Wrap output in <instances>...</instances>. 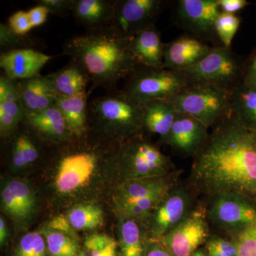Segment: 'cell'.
Segmentation results:
<instances>
[{"label":"cell","instance_id":"cell-1","mask_svg":"<svg viewBox=\"0 0 256 256\" xmlns=\"http://www.w3.org/2000/svg\"><path fill=\"white\" fill-rule=\"evenodd\" d=\"M194 178L210 193L256 194V134L233 114L210 134L195 156Z\"/></svg>","mask_w":256,"mask_h":256},{"label":"cell","instance_id":"cell-2","mask_svg":"<svg viewBox=\"0 0 256 256\" xmlns=\"http://www.w3.org/2000/svg\"><path fill=\"white\" fill-rule=\"evenodd\" d=\"M130 40L112 26L86 31L67 40L64 54L85 72L92 90L102 87L114 92L120 80L129 78L141 66L130 50Z\"/></svg>","mask_w":256,"mask_h":256},{"label":"cell","instance_id":"cell-3","mask_svg":"<svg viewBox=\"0 0 256 256\" xmlns=\"http://www.w3.org/2000/svg\"><path fill=\"white\" fill-rule=\"evenodd\" d=\"M144 110V105L124 90H114L89 102L88 124L118 137H129L142 129Z\"/></svg>","mask_w":256,"mask_h":256},{"label":"cell","instance_id":"cell-4","mask_svg":"<svg viewBox=\"0 0 256 256\" xmlns=\"http://www.w3.org/2000/svg\"><path fill=\"white\" fill-rule=\"evenodd\" d=\"M232 92L233 89L220 86L191 84L168 100L176 112L190 114L210 128L232 114Z\"/></svg>","mask_w":256,"mask_h":256},{"label":"cell","instance_id":"cell-5","mask_svg":"<svg viewBox=\"0 0 256 256\" xmlns=\"http://www.w3.org/2000/svg\"><path fill=\"white\" fill-rule=\"evenodd\" d=\"M190 85L181 72L140 66L127 79L122 90L146 106L152 100H170Z\"/></svg>","mask_w":256,"mask_h":256},{"label":"cell","instance_id":"cell-6","mask_svg":"<svg viewBox=\"0 0 256 256\" xmlns=\"http://www.w3.org/2000/svg\"><path fill=\"white\" fill-rule=\"evenodd\" d=\"M244 64L230 48L220 45L196 64L180 72L190 85L212 84L234 89L242 82Z\"/></svg>","mask_w":256,"mask_h":256},{"label":"cell","instance_id":"cell-7","mask_svg":"<svg viewBox=\"0 0 256 256\" xmlns=\"http://www.w3.org/2000/svg\"><path fill=\"white\" fill-rule=\"evenodd\" d=\"M220 12L218 0H178L173 16L178 28L205 42L218 40L215 24Z\"/></svg>","mask_w":256,"mask_h":256},{"label":"cell","instance_id":"cell-8","mask_svg":"<svg viewBox=\"0 0 256 256\" xmlns=\"http://www.w3.org/2000/svg\"><path fill=\"white\" fill-rule=\"evenodd\" d=\"M120 158L128 180L164 176L171 170L169 158L154 144L140 138L127 143L121 150Z\"/></svg>","mask_w":256,"mask_h":256},{"label":"cell","instance_id":"cell-9","mask_svg":"<svg viewBox=\"0 0 256 256\" xmlns=\"http://www.w3.org/2000/svg\"><path fill=\"white\" fill-rule=\"evenodd\" d=\"M166 3L164 0H116L112 28L122 36L132 38L156 24Z\"/></svg>","mask_w":256,"mask_h":256},{"label":"cell","instance_id":"cell-10","mask_svg":"<svg viewBox=\"0 0 256 256\" xmlns=\"http://www.w3.org/2000/svg\"><path fill=\"white\" fill-rule=\"evenodd\" d=\"M244 196L233 192L214 194L208 212L210 222L226 232L242 233L256 220V208Z\"/></svg>","mask_w":256,"mask_h":256},{"label":"cell","instance_id":"cell-11","mask_svg":"<svg viewBox=\"0 0 256 256\" xmlns=\"http://www.w3.org/2000/svg\"><path fill=\"white\" fill-rule=\"evenodd\" d=\"M98 163L94 152L84 150L66 154L62 158L56 176V186L62 194L76 191L92 178Z\"/></svg>","mask_w":256,"mask_h":256},{"label":"cell","instance_id":"cell-12","mask_svg":"<svg viewBox=\"0 0 256 256\" xmlns=\"http://www.w3.org/2000/svg\"><path fill=\"white\" fill-rule=\"evenodd\" d=\"M208 234V226L203 216L194 213L188 215L176 228L160 239L173 256H191L206 242Z\"/></svg>","mask_w":256,"mask_h":256},{"label":"cell","instance_id":"cell-13","mask_svg":"<svg viewBox=\"0 0 256 256\" xmlns=\"http://www.w3.org/2000/svg\"><path fill=\"white\" fill-rule=\"evenodd\" d=\"M191 200L182 188L170 190L153 214L152 230L156 238H162L190 215Z\"/></svg>","mask_w":256,"mask_h":256},{"label":"cell","instance_id":"cell-14","mask_svg":"<svg viewBox=\"0 0 256 256\" xmlns=\"http://www.w3.org/2000/svg\"><path fill=\"white\" fill-rule=\"evenodd\" d=\"M212 48L200 38L184 34L173 41L164 44L163 68L181 72L202 60Z\"/></svg>","mask_w":256,"mask_h":256},{"label":"cell","instance_id":"cell-15","mask_svg":"<svg viewBox=\"0 0 256 256\" xmlns=\"http://www.w3.org/2000/svg\"><path fill=\"white\" fill-rule=\"evenodd\" d=\"M208 128L190 114L178 112L166 142L175 150L196 156L206 142Z\"/></svg>","mask_w":256,"mask_h":256},{"label":"cell","instance_id":"cell-16","mask_svg":"<svg viewBox=\"0 0 256 256\" xmlns=\"http://www.w3.org/2000/svg\"><path fill=\"white\" fill-rule=\"evenodd\" d=\"M52 58L32 48H18L2 52L0 67L5 75L20 82L40 75V70Z\"/></svg>","mask_w":256,"mask_h":256},{"label":"cell","instance_id":"cell-17","mask_svg":"<svg viewBox=\"0 0 256 256\" xmlns=\"http://www.w3.org/2000/svg\"><path fill=\"white\" fill-rule=\"evenodd\" d=\"M21 102L26 114L41 112L54 106L57 96L48 75L18 82Z\"/></svg>","mask_w":256,"mask_h":256},{"label":"cell","instance_id":"cell-18","mask_svg":"<svg viewBox=\"0 0 256 256\" xmlns=\"http://www.w3.org/2000/svg\"><path fill=\"white\" fill-rule=\"evenodd\" d=\"M116 0H74L72 14L86 31L112 26Z\"/></svg>","mask_w":256,"mask_h":256},{"label":"cell","instance_id":"cell-19","mask_svg":"<svg viewBox=\"0 0 256 256\" xmlns=\"http://www.w3.org/2000/svg\"><path fill=\"white\" fill-rule=\"evenodd\" d=\"M23 122L37 134L52 142H66L74 138L56 105L41 112L25 114Z\"/></svg>","mask_w":256,"mask_h":256},{"label":"cell","instance_id":"cell-20","mask_svg":"<svg viewBox=\"0 0 256 256\" xmlns=\"http://www.w3.org/2000/svg\"><path fill=\"white\" fill-rule=\"evenodd\" d=\"M130 50L142 66L164 68V44L156 24L133 36L130 40Z\"/></svg>","mask_w":256,"mask_h":256},{"label":"cell","instance_id":"cell-21","mask_svg":"<svg viewBox=\"0 0 256 256\" xmlns=\"http://www.w3.org/2000/svg\"><path fill=\"white\" fill-rule=\"evenodd\" d=\"M3 210L16 220H24L34 210L35 196L28 184L20 180L10 182L1 194Z\"/></svg>","mask_w":256,"mask_h":256},{"label":"cell","instance_id":"cell-22","mask_svg":"<svg viewBox=\"0 0 256 256\" xmlns=\"http://www.w3.org/2000/svg\"><path fill=\"white\" fill-rule=\"evenodd\" d=\"M55 105L63 114L72 136L82 137L88 129L86 92L72 97H57Z\"/></svg>","mask_w":256,"mask_h":256},{"label":"cell","instance_id":"cell-23","mask_svg":"<svg viewBox=\"0 0 256 256\" xmlns=\"http://www.w3.org/2000/svg\"><path fill=\"white\" fill-rule=\"evenodd\" d=\"M171 185L169 178L164 176L128 180L119 188L118 198L120 206L150 195L170 191Z\"/></svg>","mask_w":256,"mask_h":256},{"label":"cell","instance_id":"cell-24","mask_svg":"<svg viewBox=\"0 0 256 256\" xmlns=\"http://www.w3.org/2000/svg\"><path fill=\"white\" fill-rule=\"evenodd\" d=\"M176 114L174 106L169 100L150 101L144 106L143 128L158 134L165 141L169 136Z\"/></svg>","mask_w":256,"mask_h":256},{"label":"cell","instance_id":"cell-25","mask_svg":"<svg viewBox=\"0 0 256 256\" xmlns=\"http://www.w3.org/2000/svg\"><path fill=\"white\" fill-rule=\"evenodd\" d=\"M48 76L58 97H72L86 92L90 82L82 69L72 60L64 68Z\"/></svg>","mask_w":256,"mask_h":256},{"label":"cell","instance_id":"cell-26","mask_svg":"<svg viewBox=\"0 0 256 256\" xmlns=\"http://www.w3.org/2000/svg\"><path fill=\"white\" fill-rule=\"evenodd\" d=\"M232 114L249 130L256 133V90L239 84L232 92Z\"/></svg>","mask_w":256,"mask_h":256},{"label":"cell","instance_id":"cell-27","mask_svg":"<svg viewBox=\"0 0 256 256\" xmlns=\"http://www.w3.org/2000/svg\"><path fill=\"white\" fill-rule=\"evenodd\" d=\"M120 246L122 256H143L141 230L134 218H127L120 228Z\"/></svg>","mask_w":256,"mask_h":256},{"label":"cell","instance_id":"cell-28","mask_svg":"<svg viewBox=\"0 0 256 256\" xmlns=\"http://www.w3.org/2000/svg\"><path fill=\"white\" fill-rule=\"evenodd\" d=\"M40 158V151L32 138L20 133L14 138L11 151L12 164L16 169H22L34 163Z\"/></svg>","mask_w":256,"mask_h":256},{"label":"cell","instance_id":"cell-29","mask_svg":"<svg viewBox=\"0 0 256 256\" xmlns=\"http://www.w3.org/2000/svg\"><path fill=\"white\" fill-rule=\"evenodd\" d=\"M21 101L0 100V132L3 138L12 136L24 120Z\"/></svg>","mask_w":256,"mask_h":256},{"label":"cell","instance_id":"cell-30","mask_svg":"<svg viewBox=\"0 0 256 256\" xmlns=\"http://www.w3.org/2000/svg\"><path fill=\"white\" fill-rule=\"evenodd\" d=\"M68 220L76 230L96 228L104 223V213L100 207L95 205H78L70 210Z\"/></svg>","mask_w":256,"mask_h":256},{"label":"cell","instance_id":"cell-31","mask_svg":"<svg viewBox=\"0 0 256 256\" xmlns=\"http://www.w3.org/2000/svg\"><path fill=\"white\" fill-rule=\"evenodd\" d=\"M45 238L50 256H76L80 252L78 242L67 234L50 230Z\"/></svg>","mask_w":256,"mask_h":256},{"label":"cell","instance_id":"cell-32","mask_svg":"<svg viewBox=\"0 0 256 256\" xmlns=\"http://www.w3.org/2000/svg\"><path fill=\"white\" fill-rule=\"evenodd\" d=\"M170 191L150 195L137 202L122 205L120 206V208L128 218H134V220L146 218L151 214L152 210H156L160 202Z\"/></svg>","mask_w":256,"mask_h":256},{"label":"cell","instance_id":"cell-33","mask_svg":"<svg viewBox=\"0 0 256 256\" xmlns=\"http://www.w3.org/2000/svg\"><path fill=\"white\" fill-rule=\"evenodd\" d=\"M240 18L236 14L220 12L216 22L215 30L220 45L230 48L240 26Z\"/></svg>","mask_w":256,"mask_h":256},{"label":"cell","instance_id":"cell-34","mask_svg":"<svg viewBox=\"0 0 256 256\" xmlns=\"http://www.w3.org/2000/svg\"><path fill=\"white\" fill-rule=\"evenodd\" d=\"M46 242L41 234L34 232L24 236L15 256H46Z\"/></svg>","mask_w":256,"mask_h":256},{"label":"cell","instance_id":"cell-35","mask_svg":"<svg viewBox=\"0 0 256 256\" xmlns=\"http://www.w3.org/2000/svg\"><path fill=\"white\" fill-rule=\"evenodd\" d=\"M206 252L208 256H237V240L213 236L207 240Z\"/></svg>","mask_w":256,"mask_h":256},{"label":"cell","instance_id":"cell-36","mask_svg":"<svg viewBox=\"0 0 256 256\" xmlns=\"http://www.w3.org/2000/svg\"><path fill=\"white\" fill-rule=\"evenodd\" d=\"M237 256H256V220L238 234Z\"/></svg>","mask_w":256,"mask_h":256},{"label":"cell","instance_id":"cell-37","mask_svg":"<svg viewBox=\"0 0 256 256\" xmlns=\"http://www.w3.org/2000/svg\"><path fill=\"white\" fill-rule=\"evenodd\" d=\"M25 37L15 33L9 25L1 23L0 24V46L3 52L18 50V46L25 44Z\"/></svg>","mask_w":256,"mask_h":256},{"label":"cell","instance_id":"cell-38","mask_svg":"<svg viewBox=\"0 0 256 256\" xmlns=\"http://www.w3.org/2000/svg\"><path fill=\"white\" fill-rule=\"evenodd\" d=\"M112 239L104 234H92L89 236L84 242L82 250H80L76 256H98L101 250Z\"/></svg>","mask_w":256,"mask_h":256},{"label":"cell","instance_id":"cell-39","mask_svg":"<svg viewBox=\"0 0 256 256\" xmlns=\"http://www.w3.org/2000/svg\"><path fill=\"white\" fill-rule=\"evenodd\" d=\"M21 101L18 82L3 74L0 77V100Z\"/></svg>","mask_w":256,"mask_h":256},{"label":"cell","instance_id":"cell-40","mask_svg":"<svg viewBox=\"0 0 256 256\" xmlns=\"http://www.w3.org/2000/svg\"><path fill=\"white\" fill-rule=\"evenodd\" d=\"M240 84L247 88L256 90V48L244 62Z\"/></svg>","mask_w":256,"mask_h":256},{"label":"cell","instance_id":"cell-41","mask_svg":"<svg viewBox=\"0 0 256 256\" xmlns=\"http://www.w3.org/2000/svg\"><path fill=\"white\" fill-rule=\"evenodd\" d=\"M8 25L15 33L21 36H26L33 28L28 12L24 11H18L11 15L8 20Z\"/></svg>","mask_w":256,"mask_h":256},{"label":"cell","instance_id":"cell-42","mask_svg":"<svg viewBox=\"0 0 256 256\" xmlns=\"http://www.w3.org/2000/svg\"><path fill=\"white\" fill-rule=\"evenodd\" d=\"M36 2L46 6L50 14L66 16L72 13L74 0H38Z\"/></svg>","mask_w":256,"mask_h":256},{"label":"cell","instance_id":"cell-43","mask_svg":"<svg viewBox=\"0 0 256 256\" xmlns=\"http://www.w3.org/2000/svg\"><path fill=\"white\" fill-rule=\"evenodd\" d=\"M32 28H37L46 22L50 11L43 5H37L28 12Z\"/></svg>","mask_w":256,"mask_h":256},{"label":"cell","instance_id":"cell-44","mask_svg":"<svg viewBox=\"0 0 256 256\" xmlns=\"http://www.w3.org/2000/svg\"><path fill=\"white\" fill-rule=\"evenodd\" d=\"M222 12L236 14L250 4L246 0H218Z\"/></svg>","mask_w":256,"mask_h":256},{"label":"cell","instance_id":"cell-45","mask_svg":"<svg viewBox=\"0 0 256 256\" xmlns=\"http://www.w3.org/2000/svg\"><path fill=\"white\" fill-rule=\"evenodd\" d=\"M50 227L56 232H62L72 236V226L63 216H57L50 222Z\"/></svg>","mask_w":256,"mask_h":256},{"label":"cell","instance_id":"cell-46","mask_svg":"<svg viewBox=\"0 0 256 256\" xmlns=\"http://www.w3.org/2000/svg\"><path fill=\"white\" fill-rule=\"evenodd\" d=\"M144 256H174L164 246L160 244H153L148 248Z\"/></svg>","mask_w":256,"mask_h":256},{"label":"cell","instance_id":"cell-47","mask_svg":"<svg viewBox=\"0 0 256 256\" xmlns=\"http://www.w3.org/2000/svg\"><path fill=\"white\" fill-rule=\"evenodd\" d=\"M117 242L112 239L100 252L98 256H116Z\"/></svg>","mask_w":256,"mask_h":256},{"label":"cell","instance_id":"cell-48","mask_svg":"<svg viewBox=\"0 0 256 256\" xmlns=\"http://www.w3.org/2000/svg\"><path fill=\"white\" fill-rule=\"evenodd\" d=\"M8 238V229L4 218H0V242L2 246Z\"/></svg>","mask_w":256,"mask_h":256},{"label":"cell","instance_id":"cell-49","mask_svg":"<svg viewBox=\"0 0 256 256\" xmlns=\"http://www.w3.org/2000/svg\"><path fill=\"white\" fill-rule=\"evenodd\" d=\"M191 256H207L206 250H202V249H200V250H197L196 252H194L193 254Z\"/></svg>","mask_w":256,"mask_h":256},{"label":"cell","instance_id":"cell-50","mask_svg":"<svg viewBox=\"0 0 256 256\" xmlns=\"http://www.w3.org/2000/svg\"></svg>","mask_w":256,"mask_h":256}]
</instances>
